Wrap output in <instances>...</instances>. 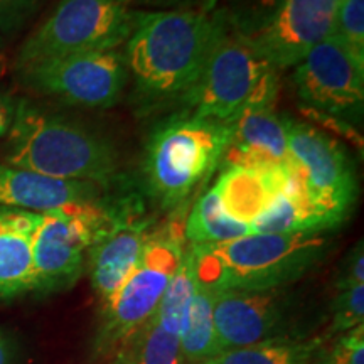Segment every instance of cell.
I'll use <instances>...</instances> for the list:
<instances>
[{
  "label": "cell",
  "mask_w": 364,
  "mask_h": 364,
  "mask_svg": "<svg viewBox=\"0 0 364 364\" xmlns=\"http://www.w3.org/2000/svg\"><path fill=\"white\" fill-rule=\"evenodd\" d=\"M225 22V12L136 11L124 51L136 91L156 102H181L201 76Z\"/></svg>",
  "instance_id": "obj_1"
},
{
  "label": "cell",
  "mask_w": 364,
  "mask_h": 364,
  "mask_svg": "<svg viewBox=\"0 0 364 364\" xmlns=\"http://www.w3.org/2000/svg\"><path fill=\"white\" fill-rule=\"evenodd\" d=\"M4 162L63 181L107 188L118 174L113 145L86 127L54 115L27 100L17 102Z\"/></svg>",
  "instance_id": "obj_2"
},
{
  "label": "cell",
  "mask_w": 364,
  "mask_h": 364,
  "mask_svg": "<svg viewBox=\"0 0 364 364\" xmlns=\"http://www.w3.org/2000/svg\"><path fill=\"white\" fill-rule=\"evenodd\" d=\"M324 235L252 233L213 245H193L198 284L211 290L284 289L329 252Z\"/></svg>",
  "instance_id": "obj_3"
},
{
  "label": "cell",
  "mask_w": 364,
  "mask_h": 364,
  "mask_svg": "<svg viewBox=\"0 0 364 364\" xmlns=\"http://www.w3.org/2000/svg\"><path fill=\"white\" fill-rule=\"evenodd\" d=\"M279 91L280 71L226 19L201 76L181 102L191 115L231 124L248 110L275 107Z\"/></svg>",
  "instance_id": "obj_4"
},
{
  "label": "cell",
  "mask_w": 364,
  "mask_h": 364,
  "mask_svg": "<svg viewBox=\"0 0 364 364\" xmlns=\"http://www.w3.org/2000/svg\"><path fill=\"white\" fill-rule=\"evenodd\" d=\"M231 124L194 115L157 127L145 147L142 172L149 194L162 208H179L221 166Z\"/></svg>",
  "instance_id": "obj_5"
},
{
  "label": "cell",
  "mask_w": 364,
  "mask_h": 364,
  "mask_svg": "<svg viewBox=\"0 0 364 364\" xmlns=\"http://www.w3.org/2000/svg\"><path fill=\"white\" fill-rule=\"evenodd\" d=\"M135 12L134 0H59L21 46L17 70L70 54L120 49L132 33Z\"/></svg>",
  "instance_id": "obj_6"
},
{
  "label": "cell",
  "mask_w": 364,
  "mask_h": 364,
  "mask_svg": "<svg viewBox=\"0 0 364 364\" xmlns=\"http://www.w3.org/2000/svg\"><path fill=\"white\" fill-rule=\"evenodd\" d=\"M184 221L172 220L154 230L142 257L120 289L102 309L100 351L125 346L156 314L186 248Z\"/></svg>",
  "instance_id": "obj_7"
},
{
  "label": "cell",
  "mask_w": 364,
  "mask_h": 364,
  "mask_svg": "<svg viewBox=\"0 0 364 364\" xmlns=\"http://www.w3.org/2000/svg\"><path fill=\"white\" fill-rule=\"evenodd\" d=\"M117 220L102 201L41 215L33 240V292H56L75 284L90 250Z\"/></svg>",
  "instance_id": "obj_8"
},
{
  "label": "cell",
  "mask_w": 364,
  "mask_h": 364,
  "mask_svg": "<svg viewBox=\"0 0 364 364\" xmlns=\"http://www.w3.org/2000/svg\"><path fill=\"white\" fill-rule=\"evenodd\" d=\"M36 93L73 107L108 108L124 93L129 70L122 49L70 54L21 71Z\"/></svg>",
  "instance_id": "obj_9"
},
{
  "label": "cell",
  "mask_w": 364,
  "mask_h": 364,
  "mask_svg": "<svg viewBox=\"0 0 364 364\" xmlns=\"http://www.w3.org/2000/svg\"><path fill=\"white\" fill-rule=\"evenodd\" d=\"M294 85L309 110L348 122L361 118L364 61L329 36L294 66Z\"/></svg>",
  "instance_id": "obj_10"
},
{
  "label": "cell",
  "mask_w": 364,
  "mask_h": 364,
  "mask_svg": "<svg viewBox=\"0 0 364 364\" xmlns=\"http://www.w3.org/2000/svg\"><path fill=\"white\" fill-rule=\"evenodd\" d=\"M287 144L295 176L317 203L348 218L358 196L353 164L326 132L285 117Z\"/></svg>",
  "instance_id": "obj_11"
},
{
  "label": "cell",
  "mask_w": 364,
  "mask_h": 364,
  "mask_svg": "<svg viewBox=\"0 0 364 364\" xmlns=\"http://www.w3.org/2000/svg\"><path fill=\"white\" fill-rule=\"evenodd\" d=\"M341 0H285L253 34V48L279 71L297 66L329 38Z\"/></svg>",
  "instance_id": "obj_12"
},
{
  "label": "cell",
  "mask_w": 364,
  "mask_h": 364,
  "mask_svg": "<svg viewBox=\"0 0 364 364\" xmlns=\"http://www.w3.org/2000/svg\"><path fill=\"white\" fill-rule=\"evenodd\" d=\"M285 307L284 289L216 290L213 318L218 354L277 338Z\"/></svg>",
  "instance_id": "obj_13"
},
{
  "label": "cell",
  "mask_w": 364,
  "mask_h": 364,
  "mask_svg": "<svg viewBox=\"0 0 364 364\" xmlns=\"http://www.w3.org/2000/svg\"><path fill=\"white\" fill-rule=\"evenodd\" d=\"M102 201V188L91 182L63 181L0 161V206L53 213Z\"/></svg>",
  "instance_id": "obj_14"
},
{
  "label": "cell",
  "mask_w": 364,
  "mask_h": 364,
  "mask_svg": "<svg viewBox=\"0 0 364 364\" xmlns=\"http://www.w3.org/2000/svg\"><path fill=\"white\" fill-rule=\"evenodd\" d=\"M149 220L118 218L115 225L90 250L91 285L102 306L112 299L134 270L152 235Z\"/></svg>",
  "instance_id": "obj_15"
},
{
  "label": "cell",
  "mask_w": 364,
  "mask_h": 364,
  "mask_svg": "<svg viewBox=\"0 0 364 364\" xmlns=\"http://www.w3.org/2000/svg\"><path fill=\"white\" fill-rule=\"evenodd\" d=\"M223 166L284 167L290 169L289 144H287L285 117L275 107L255 108L231 122V139Z\"/></svg>",
  "instance_id": "obj_16"
},
{
  "label": "cell",
  "mask_w": 364,
  "mask_h": 364,
  "mask_svg": "<svg viewBox=\"0 0 364 364\" xmlns=\"http://www.w3.org/2000/svg\"><path fill=\"white\" fill-rule=\"evenodd\" d=\"M292 174L294 167L223 166L213 189L226 215L250 226L284 193Z\"/></svg>",
  "instance_id": "obj_17"
},
{
  "label": "cell",
  "mask_w": 364,
  "mask_h": 364,
  "mask_svg": "<svg viewBox=\"0 0 364 364\" xmlns=\"http://www.w3.org/2000/svg\"><path fill=\"white\" fill-rule=\"evenodd\" d=\"M344 220L339 213L312 199L294 171L284 193L250 225V230L267 235H324Z\"/></svg>",
  "instance_id": "obj_18"
},
{
  "label": "cell",
  "mask_w": 364,
  "mask_h": 364,
  "mask_svg": "<svg viewBox=\"0 0 364 364\" xmlns=\"http://www.w3.org/2000/svg\"><path fill=\"white\" fill-rule=\"evenodd\" d=\"M39 213L0 206V299L33 292V240Z\"/></svg>",
  "instance_id": "obj_19"
},
{
  "label": "cell",
  "mask_w": 364,
  "mask_h": 364,
  "mask_svg": "<svg viewBox=\"0 0 364 364\" xmlns=\"http://www.w3.org/2000/svg\"><path fill=\"white\" fill-rule=\"evenodd\" d=\"M318 339L277 338L223 351L199 364H316Z\"/></svg>",
  "instance_id": "obj_20"
},
{
  "label": "cell",
  "mask_w": 364,
  "mask_h": 364,
  "mask_svg": "<svg viewBox=\"0 0 364 364\" xmlns=\"http://www.w3.org/2000/svg\"><path fill=\"white\" fill-rule=\"evenodd\" d=\"M247 235H252L250 226L226 215L220 196L213 188L198 199L184 221V238L191 245L223 243Z\"/></svg>",
  "instance_id": "obj_21"
},
{
  "label": "cell",
  "mask_w": 364,
  "mask_h": 364,
  "mask_svg": "<svg viewBox=\"0 0 364 364\" xmlns=\"http://www.w3.org/2000/svg\"><path fill=\"white\" fill-rule=\"evenodd\" d=\"M196 287H198V279H196L194 250L193 245L186 243L179 267L167 285L161 304L152 317L164 331L181 338L186 329V322H188Z\"/></svg>",
  "instance_id": "obj_22"
},
{
  "label": "cell",
  "mask_w": 364,
  "mask_h": 364,
  "mask_svg": "<svg viewBox=\"0 0 364 364\" xmlns=\"http://www.w3.org/2000/svg\"><path fill=\"white\" fill-rule=\"evenodd\" d=\"M215 297L216 290L208 289L201 284L196 287L186 329L181 336V351L189 364H199L218 354L215 318H213Z\"/></svg>",
  "instance_id": "obj_23"
},
{
  "label": "cell",
  "mask_w": 364,
  "mask_h": 364,
  "mask_svg": "<svg viewBox=\"0 0 364 364\" xmlns=\"http://www.w3.org/2000/svg\"><path fill=\"white\" fill-rule=\"evenodd\" d=\"M127 344L130 351L125 356L134 364H188L181 351V338L164 331L154 318Z\"/></svg>",
  "instance_id": "obj_24"
},
{
  "label": "cell",
  "mask_w": 364,
  "mask_h": 364,
  "mask_svg": "<svg viewBox=\"0 0 364 364\" xmlns=\"http://www.w3.org/2000/svg\"><path fill=\"white\" fill-rule=\"evenodd\" d=\"M332 36L364 61V0H341Z\"/></svg>",
  "instance_id": "obj_25"
},
{
  "label": "cell",
  "mask_w": 364,
  "mask_h": 364,
  "mask_svg": "<svg viewBox=\"0 0 364 364\" xmlns=\"http://www.w3.org/2000/svg\"><path fill=\"white\" fill-rule=\"evenodd\" d=\"M332 311L331 334H343L363 324L364 318V284L338 289Z\"/></svg>",
  "instance_id": "obj_26"
},
{
  "label": "cell",
  "mask_w": 364,
  "mask_h": 364,
  "mask_svg": "<svg viewBox=\"0 0 364 364\" xmlns=\"http://www.w3.org/2000/svg\"><path fill=\"white\" fill-rule=\"evenodd\" d=\"M321 364H364V324L343 332Z\"/></svg>",
  "instance_id": "obj_27"
},
{
  "label": "cell",
  "mask_w": 364,
  "mask_h": 364,
  "mask_svg": "<svg viewBox=\"0 0 364 364\" xmlns=\"http://www.w3.org/2000/svg\"><path fill=\"white\" fill-rule=\"evenodd\" d=\"M41 0H0V34L12 33L36 11Z\"/></svg>",
  "instance_id": "obj_28"
},
{
  "label": "cell",
  "mask_w": 364,
  "mask_h": 364,
  "mask_svg": "<svg viewBox=\"0 0 364 364\" xmlns=\"http://www.w3.org/2000/svg\"><path fill=\"white\" fill-rule=\"evenodd\" d=\"M364 284V253H363V241L354 247L351 253L346 258L343 270L338 277V289H346V287L361 285Z\"/></svg>",
  "instance_id": "obj_29"
},
{
  "label": "cell",
  "mask_w": 364,
  "mask_h": 364,
  "mask_svg": "<svg viewBox=\"0 0 364 364\" xmlns=\"http://www.w3.org/2000/svg\"><path fill=\"white\" fill-rule=\"evenodd\" d=\"M17 102L9 97L7 93L0 91V139L7 136L9 130L14 124V117H16Z\"/></svg>",
  "instance_id": "obj_30"
},
{
  "label": "cell",
  "mask_w": 364,
  "mask_h": 364,
  "mask_svg": "<svg viewBox=\"0 0 364 364\" xmlns=\"http://www.w3.org/2000/svg\"><path fill=\"white\" fill-rule=\"evenodd\" d=\"M0 364H12V348L2 332H0Z\"/></svg>",
  "instance_id": "obj_31"
},
{
  "label": "cell",
  "mask_w": 364,
  "mask_h": 364,
  "mask_svg": "<svg viewBox=\"0 0 364 364\" xmlns=\"http://www.w3.org/2000/svg\"><path fill=\"white\" fill-rule=\"evenodd\" d=\"M284 2H285V0H257L258 7L263 9V11L267 12V17H270L272 14L275 12L277 9H279ZM267 17H265V19H267Z\"/></svg>",
  "instance_id": "obj_32"
},
{
  "label": "cell",
  "mask_w": 364,
  "mask_h": 364,
  "mask_svg": "<svg viewBox=\"0 0 364 364\" xmlns=\"http://www.w3.org/2000/svg\"><path fill=\"white\" fill-rule=\"evenodd\" d=\"M220 2V0H206V2H204V7H203V11H206V12H213V9L216 7V4Z\"/></svg>",
  "instance_id": "obj_33"
},
{
  "label": "cell",
  "mask_w": 364,
  "mask_h": 364,
  "mask_svg": "<svg viewBox=\"0 0 364 364\" xmlns=\"http://www.w3.org/2000/svg\"><path fill=\"white\" fill-rule=\"evenodd\" d=\"M115 364H134V363H132L130 359L125 356V354H120V356H118V359L115 361Z\"/></svg>",
  "instance_id": "obj_34"
},
{
  "label": "cell",
  "mask_w": 364,
  "mask_h": 364,
  "mask_svg": "<svg viewBox=\"0 0 364 364\" xmlns=\"http://www.w3.org/2000/svg\"><path fill=\"white\" fill-rule=\"evenodd\" d=\"M0 44H2V41H0Z\"/></svg>",
  "instance_id": "obj_35"
}]
</instances>
